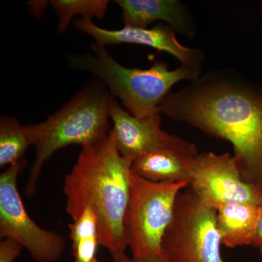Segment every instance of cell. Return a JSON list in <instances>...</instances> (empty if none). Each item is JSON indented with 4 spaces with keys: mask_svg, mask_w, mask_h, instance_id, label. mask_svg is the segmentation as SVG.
Returning <instances> with one entry per match:
<instances>
[{
    "mask_svg": "<svg viewBox=\"0 0 262 262\" xmlns=\"http://www.w3.org/2000/svg\"><path fill=\"white\" fill-rule=\"evenodd\" d=\"M159 110L229 141L245 182L262 189V88L233 70L211 71L170 92Z\"/></svg>",
    "mask_w": 262,
    "mask_h": 262,
    "instance_id": "obj_1",
    "label": "cell"
},
{
    "mask_svg": "<svg viewBox=\"0 0 262 262\" xmlns=\"http://www.w3.org/2000/svg\"><path fill=\"white\" fill-rule=\"evenodd\" d=\"M132 160L117 150L113 130L106 140L82 148L66 176V210L75 220L90 207L97 216L101 246L112 256L125 253V213L130 198Z\"/></svg>",
    "mask_w": 262,
    "mask_h": 262,
    "instance_id": "obj_2",
    "label": "cell"
},
{
    "mask_svg": "<svg viewBox=\"0 0 262 262\" xmlns=\"http://www.w3.org/2000/svg\"><path fill=\"white\" fill-rule=\"evenodd\" d=\"M111 96L102 88L89 86L47 120L24 125L31 145L35 147V159L26 185L27 196L35 192L43 165L57 151L70 145L82 149L106 140L111 131Z\"/></svg>",
    "mask_w": 262,
    "mask_h": 262,
    "instance_id": "obj_3",
    "label": "cell"
},
{
    "mask_svg": "<svg viewBox=\"0 0 262 262\" xmlns=\"http://www.w3.org/2000/svg\"><path fill=\"white\" fill-rule=\"evenodd\" d=\"M91 48L93 54L69 58L72 68L87 71L101 79L113 96L121 100L126 111L139 118L160 115V103L176 84L192 82L201 74V70L182 65L170 70L165 62L160 61L146 70L128 68L117 61L106 46L94 42Z\"/></svg>",
    "mask_w": 262,
    "mask_h": 262,
    "instance_id": "obj_4",
    "label": "cell"
},
{
    "mask_svg": "<svg viewBox=\"0 0 262 262\" xmlns=\"http://www.w3.org/2000/svg\"><path fill=\"white\" fill-rule=\"evenodd\" d=\"M187 182H153L131 172L130 198L125 213V238L132 257H163V241L171 223L176 203Z\"/></svg>",
    "mask_w": 262,
    "mask_h": 262,
    "instance_id": "obj_5",
    "label": "cell"
},
{
    "mask_svg": "<svg viewBox=\"0 0 262 262\" xmlns=\"http://www.w3.org/2000/svg\"><path fill=\"white\" fill-rule=\"evenodd\" d=\"M222 245L216 210L203 204L189 188L181 192L164 235L163 257L168 262H225Z\"/></svg>",
    "mask_w": 262,
    "mask_h": 262,
    "instance_id": "obj_6",
    "label": "cell"
},
{
    "mask_svg": "<svg viewBox=\"0 0 262 262\" xmlns=\"http://www.w3.org/2000/svg\"><path fill=\"white\" fill-rule=\"evenodd\" d=\"M26 165L24 158L0 175V237L18 243L34 261L55 262L64 251L65 239L39 227L27 213L17 184L19 173Z\"/></svg>",
    "mask_w": 262,
    "mask_h": 262,
    "instance_id": "obj_7",
    "label": "cell"
},
{
    "mask_svg": "<svg viewBox=\"0 0 262 262\" xmlns=\"http://www.w3.org/2000/svg\"><path fill=\"white\" fill-rule=\"evenodd\" d=\"M188 188L203 204L215 210L230 203L260 205L262 199V189L245 182L229 153H198L191 163Z\"/></svg>",
    "mask_w": 262,
    "mask_h": 262,
    "instance_id": "obj_8",
    "label": "cell"
},
{
    "mask_svg": "<svg viewBox=\"0 0 262 262\" xmlns=\"http://www.w3.org/2000/svg\"><path fill=\"white\" fill-rule=\"evenodd\" d=\"M110 117L113 122L117 150L132 161L144 153L158 149H177L198 154L195 144L163 130L160 115L143 118L133 116L112 96Z\"/></svg>",
    "mask_w": 262,
    "mask_h": 262,
    "instance_id": "obj_9",
    "label": "cell"
},
{
    "mask_svg": "<svg viewBox=\"0 0 262 262\" xmlns=\"http://www.w3.org/2000/svg\"><path fill=\"white\" fill-rule=\"evenodd\" d=\"M75 27L94 37L96 42L106 45L136 44L149 46L170 53L182 66L201 70L204 56L201 50L186 47L179 42L176 31L168 24H160L152 28L124 27L119 30H108L98 27L90 19H77Z\"/></svg>",
    "mask_w": 262,
    "mask_h": 262,
    "instance_id": "obj_10",
    "label": "cell"
},
{
    "mask_svg": "<svg viewBox=\"0 0 262 262\" xmlns=\"http://www.w3.org/2000/svg\"><path fill=\"white\" fill-rule=\"evenodd\" d=\"M125 27L147 28L157 20L165 22L179 34L192 39L196 26L190 12L179 0H117Z\"/></svg>",
    "mask_w": 262,
    "mask_h": 262,
    "instance_id": "obj_11",
    "label": "cell"
},
{
    "mask_svg": "<svg viewBox=\"0 0 262 262\" xmlns=\"http://www.w3.org/2000/svg\"><path fill=\"white\" fill-rule=\"evenodd\" d=\"M196 155L171 149L148 151L132 162L131 172L153 182L189 184L191 163Z\"/></svg>",
    "mask_w": 262,
    "mask_h": 262,
    "instance_id": "obj_12",
    "label": "cell"
},
{
    "mask_svg": "<svg viewBox=\"0 0 262 262\" xmlns=\"http://www.w3.org/2000/svg\"><path fill=\"white\" fill-rule=\"evenodd\" d=\"M261 215V207L254 203L221 206L216 222L222 244L227 248L253 246Z\"/></svg>",
    "mask_w": 262,
    "mask_h": 262,
    "instance_id": "obj_13",
    "label": "cell"
},
{
    "mask_svg": "<svg viewBox=\"0 0 262 262\" xmlns=\"http://www.w3.org/2000/svg\"><path fill=\"white\" fill-rule=\"evenodd\" d=\"M74 262H98V248L101 246L99 225L92 208L86 207L69 225Z\"/></svg>",
    "mask_w": 262,
    "mask_h": 262,
    "instance_id": "obj_14",
    "label": "cell"
},
{
    "mask_svg": "<svg viewBox=\"0 0 262 262\" xmlns=\"http://www.w3.org/2000/svg\"><path fill=\"white\" fill-rule=\"evenodd\" d=\"M31 146L24 125L14 117L2 116L0 120V167L24 159Z\"/></svg>",
    "mask_w": 262,
    "mask_h": 262,
    "instance_id": "obj_15",
    "label": "cell"
},
{
    "mask_svg": "<svg viewBox=\"0 0 262 262\" xmlns=\"http://www.w3.org/2000/svg\"><path fill=\"white\" fill-rule=\"evenodd\" d=\"M110 2L107 0H53L50 1L58 16V31L63 33L72 19L77 15L82 18L102 19L106 15Z\"/></svg>",
    "mask_w": 262,
    "mask_h": 262,
    "instance_id": "obj_16",
    "label": "cell"
},
{
    "mask_svg": "<svg viewBox=\"0 0 262 262\" xmlns=\"http://www.w3.org/2000/svg\"><path fill=\"white\" fill-rule=\"evenodd\" d=\"M23 247L10 239H3L0 242V262H14L21 253Z\"/></svg>",
    "mask_w": 262,
    "mask_h": 262,
    "instance_id": "obj_17",
    "label": "cell"
},
{
    "mask_svg": "<svg viewBox=\"0 0 262 262\" xmlns=\"http://www.w3.org/2000/svg\"><path fill=\"white\" fill-rule=\"evenodd\" d=\"M113 262H168L165 258L162 257L153 260H139L127 256L125 253H119L113 256Z\"/></svg>",
    "mask_w": 262,
    "mask_h": 262,
    "instance_id": "obj_18",
    "label": "cell"
},
{
    "mask_svg": "<svg viewBox=\"0 0 262 262\" xmlns=\"http://www.w3.org/2000/svg\"><path fill=\"white\" fill-rule=\"evenodd\" d=\"M49 4L50 1H30L28 3L32 15H37V17L42 14L46 6Z\"/></svg>",
    "mask_w": 262,
    "mask_h": 262,
    "instance_id": "obj_19",
    "label": "cell"
},
{
    "mask_svg": "<svg viewBox=\"0 0 262 262\" xmlns=\"http://www.w3.org/2000/svg\"><path fill=\"white\" fill-rule=\"evenodd\" d=\"M260 207H261V215H260L257 232H256V236H255L254 241H253L252 246L257 248H260L262 246V199L261 203H260Z\"/></svg>",
    "mask_w": 262,
    "mask_h": 262,
    "instance_id": "obj_20",
    "label": "cell"
},
{
    "mask_svg": "<svg viewBox=\"0 0 262 262\" xmlns=\"http://www.w3.org/2000/svg\"><path fill=\"white\" fill-rule=\"evenodd\" d=\"M258 249H259L260 254H261V256H262V246L261 247L258 248Z\"/></svg>",
    "mask_w": 262,
    "mask_h": 262,
    "instance_id": "obj_21",
    "label": "cell"
}]
</instances>
